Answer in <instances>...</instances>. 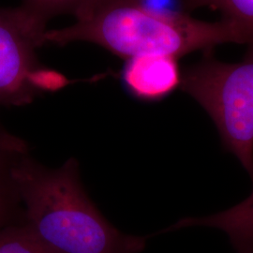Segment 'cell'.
Returning <instances> with one entry per match:
<instances>
[{
  "mask_svg": "<svg viewBox=\"0 0 253 253\" xmlns=\"http://www.w3.org/2000/svg\"><path fill=\"white\" fill-rule=\"evenodd\" d=\"M4 150L27 151V146L23 140L10 134L0 124V151Z\"/></svg>",
  "mask_w": 253,
  "mask_h": 253,
  "instance_id": "cell-11",
  "label": "cell"
},
{
  "mask_svg": "<svg viewBox=\"0 0 253 253\" xmlns=\"http://www.w3.org/2000/svg\"><path fill=\"white\" fill-rule=\"evenodd\" d=\"M221 12L222 19L233 24L249 46L247 58L253 59V0H202V7Z\"/></svg>",
  "mask_w": 253,
  "mask_h": 253,
  "instance_id": "cell-7",
  "label": "cell"
},
{
  "mask_svg": "<svg viewBox=\"0 0 253 253\" xmlns=\"http://www.w3.org/2000/svg\"><path fill=\"white\" fill-rule=\"evenodd\" d=\"M196 226L218 229L228 235L236 253H253V189L233 208L206 217L182 218L171 229Z\"/></svg>",
  "mask_w": 253,
  "mask_h": 253,
  "instance_id": "cell-6",
  "label": "cell"
},
{
  "mask_svg": "<svg viewBox=\"0 0 253 253\" xmlns=\"http://www.w3.org/2000/svg\"><path fill=\"white\" fill-rule=\"evenodd\" d=\"M10 174L25 208V223L53 253H141L145 250L146 237L118 230L93 204L74 159L53 169L22 154Z\"/></svg>",
  "mask_w": 253,
  "mask_h": 253,
  "instance_id": "cell-1",
  "label": "cell"
},
{
  "mask_svg": "<svg viewBox=\"0 0 253 253\" xmlns=\"http://www.w3.org/2000/svg\"><path fill=\"white\" fill-rule=\"evenodd\" d=\"M180 86L207 111L253 180V59L225 63L207 55L185 71Z\"/></svg>",
  "mask_w": 253,
  "mask_h": 253,
  "instance_id": "cell-3",
  "label": "cell"
},
{
  "mask_svg": "<svg viewBox=\"0 0 253 253\" xmlns=\"http://www.w3.org/2000/svg\"><path fill=\"white\" fill-rule=\"evenodd\" d=\"M0 253H54L26 223L0 229Z\"/></svg>",
  "mask_w": 253,
  "mask_h": 253,
  "instance_id": "cell-9",
  "label": "cell"
},
{
  "mask_svg": "<svg viewBox=\"0 0 253 253\" xmlns=\"http://www.w3.org/2000/svg\"><path fill=\"white\" fill-rule=\"evenodd\" d=\"M27 151H0V229L4 226V221L9 210V199L15 189L11 179V167L20 155Z\"/></svg>",
  "mask_w": 253,
  "mask_h": 253,
  "instance_id": "cell-10",
  "label": "cell"
},
{
  "mask_svg": "<svg viewBox=\"0 0 253 253\" xmlns=\"http://www.w3.org/2000/svg\"><path fill=\"white\" fill-rule=\"evenodd\" d=\"M91 0H23L20 10L39 30L44 32L48 21L60 14L74 16Z\"/></svg>",
  "mask_w": 253,
  "mask_h": 253,
  "instance_id": "cell-8",
  "label": "cell"
},
{
  "mask_svg": "<svg viewBox=\"0 0 253 253\" xmlns=\"http://www.w3.org/2000/svg\"><path fill=\"white\" fill-rule=\"evenodd\" d=\"M70 27L46 30L43 44L92 42L128 59L142 54L178 58L195 51L235 42L246 44L243 34L221 19L206 22L189 13L149 9L138 0H91Z\"/></svg>",
  "mask_w": 253,
  "mask_h": 253,
  "instance_id": "cell-2",
  "label": "cell"
},
{
  "mask_svg": "<svg viewBox=\"0 0 253 253\" xmlns=\"http://www.w3.org/2000/svg\"><path fill=\"white\" fill-rule=\"evenodd\" d=\"M187 4L189 9H196L202 7V0H187Z\"/></svg>",
  "mask_w": 253,
  "mask_h": 253,
  "instance_id": "cell-12",
  "label": "cell"
},
{
  "mask_svg": "<svg viewBox=\"0 0 253 253\" xmlns=\"http://www.w3.org/2000/svg\"><path fill=\"white\" fill-rule=\"evenodd\" d=\"M43 35L18 7L0 8V107L26 105L41 92L36 50Z\"/></svg>",
  "mask_w": 253,
  "mask_h": 253,
  "instance_id": "cell-4",
  "label": "cell"
},
{
  "mask_svg": "<svg viewBox=\"0 0 253 253\" xmlns=\"http://www.w3.org/2000/svg\"><path fill=\"white\" fill-rule=\"evenodd\" d=\"M122 80L140 100H160L180 86L177 58L165 54H142L126 59Z\"/></svg>",
  "mask_w": 253,
  "mask_h": 253,
  "instance_id": "cell-5",
  "label": "cell"
}]
</instances>
